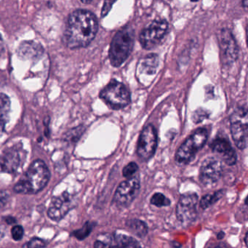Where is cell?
<instances>
[{
	"mask_svg": "<svg viewBox=\"0 0 248 248\" xmlns=\"http://www.w3.org/2000/svg\"><path fill=\"white\" fill-rule=\"evenodd\" d=\"M98 30V20L93 13L86 10L74 11L68 19L65 43L71 49L87 47L95 38Z\"/></svg>",
	"mask_w": 248,
	"mask_h": 248,
	"instance_id": "cell-1",
	"label": "cell"
},
{
	"mask_svg": "<svg viewBox=\"0 0 248 248\" xmlns=\"http://www.w3.org/2000/svg\"><path fill=\"white\" fill-rule=\"evenodd\" d=\"M50 178V170L46 164L41 159H37L16 184L14 191L17 194H36L47 186Z\"/></svg>",
	"mask_w": 248,
	"mask_h": 248,
	"instance_id": "cell-2",
	"label": "cell"
},
{
	"mask_svg": "<svg viewBox=\"0 0 248 248\" xmlns=\"http://www.w3.org/2000/svg\"><path fill=\"white\" fill-rule=\"evenodd\" d=\"M134 40V30L130 26L117 31L109 50L110 62L113 66L119 67L127 60L133 50Z\"/></svg>",
	"mask_w": 248,
	"mask_h": 248,
	"instance_id": "cell-3",
	"label": "cell"
},
{
	"mask_svg": "<svg viewBox=\"0 0 248 248\" xmlns=\"http://www.w3.org/2000/svg\"><path fill=\"white\" fill-rule=\"evenodd\" d=\"M206 127H199L190 135L177 149L175 160L179 165H187L195 158L197 154L205 146L208 139Z\"/></svg>",
	"mask_w": 248,
	"mask_h": 248,
	"instance_id": "cell-4",
	"label": "cell"
},
{
	"mask_svg": "<svg viewBox=\"0 0 248 248\" xmlns=\"http://www.w3.org/2000/svg\"><path fill=\"white\" fill-rule=\"evenodd\" d=\"M100 98L111 109L125 108L131 103V94L128 88L115 79H112L100 93Z\"/></svg>",
	"mask_w": 248,
	"mask_h": 248,
	"instance_id": "cell-5",
	"label": "cell"
},
{
	"mask_svg": "<svg viewBox=\"0 0 248 248\" xmlns=\"http://www.w3.org/2000/svg\"><path fill=\"white\" fill-rule=\"evenodd\" d=\"M248 110L245 107H237L231 114L230 131L232 140L240 150H244L248 146Z\"/></svg>",
	"mask_w": 248,
	"mask_h": 248,
	"instance_id": "cell-6",
	"label": "cell"
},
{
	"mask_svg": "<svg viewBox=\"0 0 248 248\" xmlns=\"http://www.w3.org/2000/svg\"><path fill=\"white\" fill-rule=\"evenodd\" d=\"M140 189V179L139 174L126 178L125 181L120 183L116 189L113 197V204L119 208L129 207L139 195Z\"/></svg>",
	"mask_w": 248,
	"mask_h": 248,
	"instance_id": "cell-7",
	"label": "cell"
},
{
	"mask_svg": "<svg viewBox=\"0 0 248 248\" xmlns=\"http://www.w3.org/2000/svg\"><path fill=\"white\" fill-rule=\"evenodd\" d=\"M198 202L197 193L188 191L181 194L176 205L177 219L181 224L188 226L195 221L197 217Z\"/></svg>",
	"mask_w": 248,
	"mask_h": 248,
	"instance_id": "cell-8",
	"label": "cell"
},
{
	"mask_svg": "<svg viewBox=\"0 0 248 248\" xmlns=\"http://www.w3.org/2000/svg\"><path fill=\"white\" fill-rule=\"evenodd\" d=\"M158 144L157 132L152 124H148L140 132L138 140L136 154L142 161H149L153 157Z\"/></svg>",
	"mask_w": 248,
	"mask_h": 248,
	"instance_id": "cell-9",
	"label": "cell"
},
{
	"mask_svg": "<svg viewBox=\"0 0 248 248\" xmlns=\"http://www.w3.org/2000/svg\"><path fill=\"white\" fill-rule=\"evenodd\" d=\"M168 24L165 20L153 21L140 33L139 41L143 48L151 50L157 46L166 35Z\"/></svg>",
	"mask_w": 248,
	"mask_h": 248,
	"instance_id": "cell-10",
	"label": "cell"
},
{
	"mask_svg": "<svg viewBox=\"0 0 248 248\" xmlns=\"http://www.w3.org/2000/svg\"><path fill=\"white\" fill-rule=\"evenodd\" d=\"M220 58L223 64H232L237 59L239 49L232 31L227 29H223L217 34Z\"/></svg>",
	"mask_w": 248,
	"mask_h": 248,
	"instance_id": "cell-11",
	"label": "cell"
},
{
	"mask_svg": "<svg viewBox=\"0 0 248 248\" xmlns=\"http://www.w3.org/2000/svg\"><path fill=\"white\" fill-rule=\"evenodd\" d=\"M223 172L222 161L214 156H209L202 163L199 178L203 185H213L220 180Z\"/></svg>",
	"mask_w": 248,
	"mask_h": 248,
	"instance_id": "cell-12",
	"label": "cell"
},
{
	"mask_svg": "<svg viewBox=\"0 0 248 248\" xmlns=\"http://www.w3.org/2000/svg\"><path fill=\"white\" fill-rule=\"evenodd\" d=\"M76 205V201L73 196L64 191L61 195L53 198L47 211L49 217L59 221L62 220L69 211Z\"/></svg>",
	"mask_w": 248,
	"mask_h": 248,
	"instance_id": "cell-13",
	"label": "cell"
},
{
	"mask_svg": "<svg viewBox=\"0 0 248 248\" xmlns=\"http://www.w3.org/2000/svg\"><path fill=\"white\" fill-rule=\"evenodd\" d=\"M210 148L229 166H233L237 162V155L227 138L217 136L212 140Z\"/></svg>",
	"mask_w": 248,
	"mask_h": 248,
	"instance_id": "cell-14",
	"label": "cell"
},
{
	"mask_svg": "<svg viewBox=\"0 0 248 248\" xmlns=\"http://www.w3.org/2000/svg\"><path fill=\"white\" fill-rule=\"evenodd\" d=\"M21 159L20 151L14 148L7 149L0 156V170L2 172L14 173L21 167Z\"/></svg>",
	"mask_w": 248,
	"mask_h": 248,
	"instance_id": "cell-15",
	"label": "cell"
},
{
	"mask_svg": "<svg viewBox=\"0 0 248 248\" xmlns=\"http://www.w3.org/2000/svg\"><path fill=\"white\" fill-rule=\"evenodd\" d=\"M43 54V48L38 43L33 41H26L20 45L18 55L24 60L39 59Z\"/></svg>",
	"mask_w": 248,
	"mask_h": 248,
	"instance_id": "cell-16",
	"label": "cell"
},
{
	"mask_svg": "<svg viewBox=\"0 0 248 248\" xmlns=\"http://www.w3.org/2000/svg\"><path fill=\"white\" fill-rule=\"evenodd\" d=\"M11 103L9 97L0 93V136L3 134L7 123L9 121Z\"/></svg>",
	"mask_w": 248,
	"mask_h": 248,
	"instance_id": "cell-17",
	"label": "cell"
},
{
	"mask_svg": "<svg viewBox=\"0 0 248 248\" xmlns=\"http://www.w3.org/2000/svg\"><path fill=\"white\" fill-rule=\"evenodd\" d=\"M125 226L129 232L139 238H143L149 233L147 223L140 219H129L126 221Z\"/></svg>",
	"mask_w": 248,
	"mask_h": 248,
	"instance_id": "cell-18",
	"label": "cell"
},
{
	"mask_svg": "<svg viewBox=\"0 0 248 248\" xmlns=\"http://www.w3.org/2000/svg\"><path fill=\"white\" fill-rule=\"evenodd\" d=\"M113 242H114V247H120V248L141 247V245L136 238L123 234V233H115L113 236Z\"/></svg>",
	"mask_w": 248,
	"mask_h": 248,
	"instance_id": "cell-19",
	"label": "cell"
},
{
	"mask_svg": "<svg viewBox=\"0 0 248 248\" xmlns=\"http://www.w3.org/2000/svg\"><path fill=\"white\" fill-rule=\"evenodd\" d=\"M226 190L220 189L215 191L212 194H207L202 197L200 202V207L202 210H206L218 202L225 195Z\"/></svg>",
	"mask_w": 248,
	"mask_h": 248,
	"instance_id": "cell-20",
	"label": "cell"
},
{
	"mask_svg": "<svg viewBox=\"0 0 248 248\" xmlns=\"http://www.w3.org/2000/svg\"><path fill=\"white\" fill-rule=\"evenodd\" d=\"M158 64H159L158 56L155 54L149 55L142 61L140 69L143 73L152 75L156 72Z\"/></svg>",
	"mask_w": 248,
	"mask_h": 248,
	"instance_id": "cell-21",
	"label": "cell"
},
{
	"mask_svg": "<svg viewBox=\"0 0 248 248\" xmlns=\"http://www.w3.org/2000/svg\"><path fill=\"white\" fill-rule=\"evenodd\" d=\"M150 203L152 205L156 206V207H163L170 205L171 201L165 194L160 192H156L151 197Z\"/></svg>",
	"mask_w": 248,
	"mask_h": 248,
	"instance_id": "cell-22",
	"label": "cell"
},
{
	"mask_svg": "<svg viewBox=\"0 0 248 248\" xmlns=\"http://www.w3.org/2000/svg\"><path fill=\"white\" fill-rule=\"evenodd\" d=\"M95 223H93V222L88 221L83 227L81 229H78V230L75 231L73 233L74 236L79 239V240H83L85 238L88 237L91 232H92L93 229L95 227Z\"/></svg>",
	"mask_w": 248,
	"mask_h": 248,
	"instance_id": "cell-23",
	"label": "cell"
},
{
	"mask_svg": "<svg viewBox=\"0 0 248 248\" xmlns=\"http://www.w3.org/2000/svg\"><path fill=\"white\" fill-rule=\"evenodd\" d=\"M103 237L99 238L95 241L94 243L95 248H108V247H114L112 236L109 234L103 235Z\"/></svg>",
	"mask_w": 248,
	"mask_h": 248,
	"instance_id": "cell-24",
	"label": "cell"
},
{
	"mask_svg": "<svg viewBox=\"0 0 248 248\" xmlns=\"http://www.w3.org/2000/svg\"><path fill=\"white\" fill-rule=\"evenodd\" d=\"M139 165L135 162H129L123 170V175L124 178H129L137 173L139 170Z\"/></svg>",
	"mask_w": 248,
	"mask_h": 248,
	"instance_id": "cell-25",
	"label": "cell"
},
{
	"mask_svg": "<svg viewBox=\"0 0 248 248\" xmlns=\"http://www.w3.org/2000/svg\"><path fill=\"white\" fill-rule=\"evenodd\" d=\"M209 115L210 114H209L208 111L207 110L203 109V108H199L197 111H194V114H193V121L196 124H198V123L204 121V120H205V119L208 118Z\"/></svg>",
	"mask_w": 248,
	"mask_h": 248,
	"instance_id": "cell-26",
	"label": "cell"
},
{
	"mask_svg": "<svg viewBox=\"0 0 248 248\" xmlns=\"http://www.w3.org/2000/svg\"><path fill=\"white\" fill-rule=\"evenodd\" d=\"M24 234V230L22 226H14L12 230H11V235H12L13 239L15 241H19L22 239Z\"/></svg>",
	"mask_w": 248,
	"mask_h": 248,
	"instance_id": "cell-27",
	"label": "cell"
},
{
	"mask_svg": "<svg viewBox=\"0 0 248 248\" xmlns=\"http://www.w3.org/2000/svg\"><path fill=\"white\" fill-rule=\"evenodd\" d=\"M46 246V243L40 238H33L30 242L24 245V248H43Z\"/></svg>",
	"mask_w": 248,
	"mask_h": 248,
	"instance_id": "cell-28",
	"label": "cell"
},
{
	"mask_svg": "<svg viewBox=\"0 0 248 248\" xmlns=\"http://www.w3.org/2000/svg\"><path fill=\"white\" fill-rule=\"evenodd\" d=\"M115 1L116 0H105L101 11V17H105L108 14Z\"/></svg>",
	"mask_w": 248,
	"mask_h": 248,
	"instance_id": "cell-29",
	"label": "cell"
},
{
	"mask_svg": "<svg viewBox=\"0 0 248 248\" xmlns=\"http://www.w3.org/2000/svg\"><path fill=\"white\" fill-rule=\"evenodd\" d=\"M9 194L7 191H0V209L2 208L8 202Z\"/></svg>",
	"mask_w": 248,
	"mask_h": 248,
	"instance_id": "cell-30",
	"label": "cell"
},
{
	"mask_svg": "<svg viewBox=\"0 0 248 248\" xmlns=\"http://www.w3.org/2000/svg\"><path fill=\"white\" fill-rule=\"evenodd\" d=\"M6 233V227L4 225H0V241L3 239Z\"/></svg>",
	"mask_w": 248,
	"mask_h": 248,
	"instance_id": "cell-31",
	"label": "cell"
},
{
	"mask_svg": "<svg viewBox=\"0 0 248 248\" xmlns=\"http://www.w3.org/2000/svg\"><path fill=\"white\" fill-rule=\"evenodd\" d=\"M4 50V42L2 40V36L0 35V56Z\"/></svg>",
	"mask_w": 248,
	"mask_h": 248,
	"instance_id": "cell-32",
	"label": "cell"
},
{
	"mask_svg": "<svg viewBox=\"0 0 248 248\" xmlns=\"http://www.w3.org/2000/svg\"><path fill=\"white\" fill-rule=\"evenodd\" d=\"M6 222L8 223V224H13V223H16V220L14 217H8L6 218Z\"/></svg>",
	"mask_w": 248,
	"mask_h": 248,
	"instance_id": "cell-33",
	"label": "cell"
},
{
	"mask_svg": "<svg viewBox=\"0 0 248 248\" xmlns=\"http://www.w3.org/2000/svg\"><path fill=\"white\" fill-rule=\"evenodd\" d=\"M225 236V233L223 232H220L217 235V239H223Z\"/></svg>",
	"mask_w": 248,
	"mask_h": 248,
	"instance_id": "cell-34",
	"label": "cell"
},
{
	"mask_svg": "<svg viewBox=\"0 0 248 248\" xmlns=\"http://www.w3.org/2000/svg\"><path fill=\"white\" fill-rule=\"evenodd\" d=\"M248 0H242V5H243L244 8H247V7H248Z\"/></svg>",
	"mask_w": 248,
	"mask_h": 248,
	"instance_id": "cell-35",
	"label": "cell"
},
{
	"mask_svg": "<svg viewBox=\"0 0 248 248\" xmlns=\"http://www.w3.org/2000/svg\"><path fill=\"white\" fill-rule=\"evenodd\" d=\"M247 239H248V232H245V238H244L245 245H246V246H248V241H247Z\"/></svg>",
	"mask_w": 248,
	"mask_h": 248,
	"instance_id": "cell-36",
	"label": "cell"
},
{
	"mask_svg": "<svg viewBox=\"0 0 248 248\" xmlns=\"http://www.w3.org/2000/svg\"><path fill=\"white\" fill-rule=\"evenodd\" d=\"M191 2H197L199 0H191Z\"/></svg>",
	"mask_w": 248,
	"mask_h": 248,
	"instance_id": "cell-37",
	"label": "cell"
}]
</instances>
